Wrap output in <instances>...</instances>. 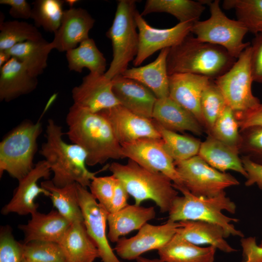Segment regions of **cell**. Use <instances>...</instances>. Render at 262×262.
<instances>
[{
    "mask_svg": "<svg viewBox=\"0 0 262 262\" xmlns=\"http://www.w3.org/2000/svg\"><path fill=\"white\" fill-rule=\"evenodd\" d=\"M66 134L73 144L85 150L87 165L125 158L111 124L100 113H92L73 104L66 115Z\"/></svg>",
    "mask_w": 262,
    "mask_h": 262,
    "instance_id": "6da1fadb",
    "label": "cell"
},
{
    "mask_svg": "<svg viewBox=\"0 0 262 262\" xmlns=\"http://www.w3.org/2000/svg\"><path fill=\"white\" fill-rule=\"evenodd\" d=\"M64 134L62 127L49 119L46 127V141L42 144L39 153L53 173L51 181L59 187L73 183L89 187L96 174L105 167L96 172L89 171L86 166L85 150L76 144L66 143L63 139Z\"/></svg>",
    "mask_w": 262,
    "mask_h": 262,
    "instance_id": "7a4b0ae2",
    "label": "cell"
},
{
    "mask_svg": "<svg viewBox=\"0 0 262 262\" xmlns=\"http://www.w3.org/2000/svg\"><path fill=\"white\" fill-rule=\"evenodd\" d=\"M237 59L223 48L199 40L191 33L169 49L167 67L169 75L190 73L214 80L227 72Z\"/></svg>",
    "mask_w": 262,
    "mask_h": 262,
    "instance_id": "3957f363",
    "label": "cell"
},
{
    "mask_svg": "<svg viewBox=\"0 0 262 262\" xmlns=\"http://www.w3.org/2000/svg\"><path fill=\"white\" fill-rule=\"evenodd\" d=\"M108 168L123 184L136 205L144 201H153L161 213L168 212L178 191L165 175L148 170L129 159L126 164L113 162Z\"/></svg>",
    "mask_w": 262,
    "mask_h": 262,
    "instance_id": "277c9868",
    "label": "cell"
},
{
    "mask_svg": "<svg viewBox=\"0 0 262 262\" xmlns=\"http://www.w3.org/2000/svg\"><path fill=\"white\" fill-rule=\"evenodd\" d=\"M182 196H177L173 200L168 213V220L179 222L182 221H201L220 226L226 237L230 235L244 237L243 232L237 229L232 222L236 218L225 215L223 211L235 213L236 206L225 192L212 197H203L191 194L185 187L178 188Z\"/></svg>",
    "mask_w": 262,
    "mask_h": 262,
    "instance_id": "5b68a950",
    "label": "cell"
},
{
    "mask_svg": "<svg viewBox=\"0 0 262 262\" xmlns=\"http://www.w3.org/2000/svg\"><path fill=\"white\" fill-rule=\"evenodd\" d=\"M25 121L11 131L0 143V176L6 172L19 180L34 166L37 139L42 131L41 118Z\"/></svg>",
    "mask_w": 262,
    "mask_h": 262,
    "instance_id": "8992f818",
    "label": "cell"
},
{
    "mask_svg": "<svg viewBox=\"0 0 262 262\" xmlns=\"http://www.w3.org/2000/svg\"><path fill=\"white\" fill-rule=\"evenodd\" d=\"M136 10L135 0L117 2L113 23L106 33L113 47V59L104 74L110 80L122 75L137 54L139 34L135 20Z\"/></svg>",
    "mask_w": 262,
    "mask_h": 262,
    "instance_id": "52a82bcc",
    "label": "cell"
},
{
    "mask_svg": "<svg viewBox=\"0 0 262 262\" xmlns=\"http://www.w3.org/2000/svg\"><path fill=\"white\" fill-rule=\"evenodd\" d=\"M203 2L209 5L210 16L206 20L194 23L191 33L202 42L223 48L231 56L237 59L250 45L249 42H244L248 32L247 29L241 21L231 19L225 14L219 0H205Z\"/></svg>",
    "mask_w": 262,
    "mask_h": 262,
    "instance_id": "ba28073f",
    "label": "cell"
},
{
    "mask_svg": "<svg viewBox=\"0 0 262 262\" xmlns=\"http://www.w3.org/2000/svg\"><path fill=\"white\" fill-rule=\"evenodd\" d=\"M251 52L250 45L227 72L214 80L227 105L235 113L247 112L261 103L252 91L254 81L250 67Z\"/></svg>",
    "mask_w": 262,
    "mask_h": 262,
    "instance_id": "9c48e42d",
    "label": "cell"
},
{
    "mask_svg": "<svg viewBox=\"0 0 262 262\" xmlns=\"http://www.w3.org/2000/svg\"><path fill=\"white\" fill-rule=\"evenodd\" d=\"M175 164L183 186L197 196L214 197L240 184L234 177L215 169L198 155Z\"/></svg>",
    "mask_w": 262,
    "mask_h": 262,
    "instance_id": "30bf717a",
    "label": "cell"
},
{
    "mask_svg": "<svg viewBox=\"0 0 262 262\" xmlns=\"http://www.w3.org/2000/svg\"><path fill=\"white\" fill-rule=\"evenodd\" d=\"M125 158L169 178L176 189L184 187L175 162L165 149L162 139L142 138L121 145Z\"/></svg>",
    "mask_w": 262,
    "mask_h": 262,
    "instance_id": "8fae6325",
    "label": "cell"
},
{
    "mask_svg": "<svg viewBox=\"0 0 262 262\" xmlns=\"http://www.w3.org/2000/svg\"><path fill=\"white\" fill-rule=\"evenodd\" d=\"M135 20L138 30L139 46L137 54L133 61L137 66L159 50L171 48L180 43L189 34L194 23L179 22L166 29L152 27L137 10Z\"/></svg>",
    "mask_w": 262,
    "mask_h": 262,
    "instance_id": "7c38bea8",
    "label": "cell"
},
{
    "mask_svg": "<svg viewBox=\"0 0 262 262\" xmlns=\"http://www.w3.org/2000/svg\"><path fill=\"white\" fill-rule=\"evenodd\" d=\"M79 204L87 232L99 253L102 262H121L110 246L106 232L109 212L86 188L77 183Z\"/></svg>",
    "mask_w": 262,
    "mask_h": 262,
    "instance_id": "4fadbf2b",
    "label": "cell"
},
{
    "mask_svg": "<svg viewBox=\"0 0 262 262\" xmlns=\"http://www.w3.org/2000/svg\"><path fill=\"white\" fill-rule=\"evenodd\" d=\"M181 226L180 222L168 220L161 225L146 223L134 236L121 237L114 248L117 255L126 260H136L144 253L159 250L166 245Z\"/></svg>",
    "mask_w": 262,
    "mask_h": 262,
    "instance_id": "5bb4252c",
    "label": "cell"
},
{
    "mask_svg": "<svg viewBox=\"0 0 262 262\" xmlns=\"http://www.w3.org/2000/svg\"><path fill=\"white\" fill-rule=\"evenodd\" d=\"M108 120L121 145L142 138L161 139L154 121L118 105L100 112Z\"/></svg>",
    "mask_w": 262,
    "mask_h": 262,
    "instance_id": "9a60e30c",
    "label": "cell"
},
{
    "mask_svg": "<svg viewBox=\"0 0 262 262\" xmlns=\"http://www.w3.org/2000/svg\"><path fill=\"white\" fill-rule=\"evenodd\" d=\"M51 170L44 160L39 161L25 176L18 180V185L9 202L2 208L1 213L6 215L16 213L19 215H31L37 211L38 205L35 199L40 195L49 196V192L39 187L38 181L41 179H48Z\"/></svg>",
    "mask_w": 262,
    "mask_h": 262,
    "instance_id": "2e32d148",
    "label": "cell"
},
{
    "mask_svg": "<svg viewBox=\"0 0 262 262\" xmlns=\"http://www.w3.org/2000/svg\"><path fill=\"white\" fill-rule=\"evenodd\" d=\"M71 93L73 104L92 113L120 105L113 91L112 80L104 74L90 72Z\"/></svg>",
    "mask_w": 262,
    "mask_h": 262,
    "instance_id": "e0dca14e",
    "label": "cell"
},
{
    "mask_svg": "<svg viewBox=\"0 0 262 262\" xmlns=\"http://www.w3.org/2000/svg\"><path fill=\"white\" fill-rule=\"evenodd\" d=\"M95 20L87 10L71 7L64 10L61 25L50 42L53 49L67 51L89 37Z\"/></svg>",
    "mask_w": 262,
    "mask_h": 262,
    "instance_id": "ac0fdd59",
    "label": "cell"
},
{
    "mask_svg": "<svg viewBox=\"0 0 262 262\" xmlns=\"http://www.w3.org/2000/svg\"><path fill=\"white\" fill-rule=\"evenodd\" d=\"M211 80L205 76L190 73L169 76V96L190 112L203 128L200 101L202 92Z\"/></svg>",
    "mask_w": 262,
    "mask_h": 262,
    "instance_id": "d6986e66",
    "label": "cell"
},
{
    "mask_svg": "<svg viewBox=\"0 0 262 262\" xmlns=\"http://www.w3.org/2000/svg\"><path fill=\"white\" fill-rule=\"evenodd\" d=\"M113 93L120 105L140 116L152 119L157 97L139 82L122 75L112 79Z\"/></svg>",
    "mask_w": 262,
    "mask_h": 262,
    "instance_id": "ffe728a7",
    "label": "cell"
},
{
    "mask_svg": "<svg viewBox=\"0 0 262 262\" xmlns=\"http://www.w3.org/2000/svg\"><path fill=\"white\" fill-rule=\"evenodd\" d=\"M71 225L57 211L52 210L48 213L36 212L27 224L18 227L24 235L23 243L33 241L59 243Z\"/></svg>",
    "mask_w": 262,
    "mask_h": 262,
    "instance_id": "44dd1931",
    "label": "cell"
},
{
    "mask_svg": "<svg viewBox=\"0 0 262 262\" xmlns=\"http://www.w3.org/2000/svg\"><path fill=\"white\" fill-rule=\"evenodd\" d=\"M152 119L165 129L175 132L189 131L200 135L203 131L196 118L169 96L157 98Z\"/></svg>",
    "mask_w": 262,
    "mask_h": 262,
    "instance_id": "7402d4cb",
    "label": "cell"
},
{
    "mask_svg": "<svg viewBox=\"0 0 262 262\" xmlns=\"http://www.w3.org/2000/svg\"><path fill=\"white\" fill-rule=\"evenodd\" d=\"M0 68V101L9 102L36 88L37 78L32 76L15 58L11 57Z\"/></svg>",
    "mask_w": 262,
    "mask_h": 262,
    "instance_id": "603a6c76",
    "label": "cell"
},
{
    "mask_svg": "<svg viewBox=\"0 0 262 262\" xmlns=\"http://www.w3.org/2000/svg\"><path fill=\"white\" fill-rule=\"evenodd\" d=\"M170 48L161 50L152 62L144 66L128 68L122 75L148 88L157 98L169 96V75L167 57Z\"/></svg>",
    "mask_w": 262,
    "mask_h": 262,
    "instance_id": "cb8c5ba5",
    "label": "cell"
},
{
    "mask_svg": "<svg viewBox=\"0 0 262 262\" xmlns=\"http://www.w3.org/2000/svg\"><path fill=\"white\" fill-rule=\"evenodd\" d=\"M154 207L128 205L117 212L109 213L107 224L108 239L116 243L121 237L131 231L140 229L148 221L154 218Z\"/></svg>",
    "mask_w": 262,
    "mask_h": 262,
    "instance_id": "d4e9b609",
    "label": "cell"
},
{
    "mask_svg": "<svg viewBox=\"0 0 262 262\" xmlns=\"http://www.w3.org/2000/svg\"><path fill=\"white\" fill-rule=\"evenodd\" d=\"M177 234L185 240L197 246H213L225 253L237 251L225 240L223 229L216 224L201 221H182Z\"/></svg>",
    "mask_w": 262,
    "mask_h": 262,
    "instance_id": "484cf974",
    "label": "cell"
},
{
    "mask_svg": "<svg viewBox=\"0 0 262 262\" xmlns=\"http://www.w3.org/2000/svg\"><path fill=\"white\" fill-rule=\"evenodd\" d=\"M237 148L225 144L208 135L201 142L198 155L210 165L223 172H237L246 178L247 173Z\"/></svg>",
    "mask_w": 262,
    "mask_h": 262,
    "instance_id": "4316f807",
    "label": "cell"
},
{
    "mask_svg": "<svg viewBox=\"0 0 262 262\" xmlns=\"http://www.w3.org/2000/svg\"><path fill=\"white\" fill-rule=\"evenodd\" d=\"M59 244L67 262H94L99 257L83 222L72 223Z\"/></svg>",
    "mask_w": 262,
    "mask_h": 262,
    "instance_id": "83f0119b",
    "label": "cell"
},
{
    "mask_svg": "<svg viewBox=\"0 0 262 262\" xmlns=\"http://www.w3.org/2000/svg\"><path fill=\"white\" fill-rule=\"evenodd\" d=\"M216 249L213 246L194 245L176 234L158 251L164 262H213Z\"/></svg>",
    "mask_w": 262,
    "mask_h": 262,
    "instance_id": "f1b7e54d",
    "label": "cell"
},
{
    "mask_svg": "<svg viewBox=\"0 0 262 262\" xmlns=\"http://www.w3.org/2000/svg\"><path fill=\"white\" fill-rule=\"evenodd\" d=\"M52 49L50 42L42 38L18 43L6 51L22 63L32 76L37 78L46 68Z\"/></svg>",
    "mask_w": 262,
    "mask_h": 262,
    "instance_id": "f546056e",
    "label": "cell"
},
{
    "mask_svg": "<svg viewBox=\"0 0 262 262\" xmlns=\"http://www.w3.org/2000/svg\"><path fill=\"white\" fill-rule=\"evenodd\" d=\"M205 8L202 0H147L141 15L166 13L174 16L180 23H195L199 21Z\"/></svg>",
    "mask_w": 262,
    "mask_h": 262,
    "instance_id": "4dcf8cb0",
    "label": "cell"
},
{
    "mask_svg": "<svg viewBox=\"0 0 262 262\" xmlns=\"http://www.w3.org/2000/svg\"><path fill=\"white\" fill-rule=\"evenodd\" d=\"M41 186L49 192V197L57 211L71 224L83 222L79 204L77 183H73L62 187L55 186L52 181H42Z\"/></svg>",
    "mask_w": 262,
    "mask_h": 262,
    "instance_id": "1f68e13d",
    "label": "cell"
},
{
    "mask_svg": "<svg viewBox=\"0 0 262 262\" xmlns=\"http://www.w3.org/2000/svg\"><path fill=\"white\" fill-rule=\"evenodd\" d=\"M66 58L71 71L81 73L86 68L91 73L104 74L106 72V59L92 38H88L78 47L66 51Z\"/></svg>",
    "mask_w": 262,
    "mask_h": 262,
    "instance_id": "d6a6232c",
    "label": "cell"
},
{
    "mask_svg": "<svg viewBox=\"0 0 262 262\" xmlns=\"http://www.w3.org/2000/svg\"><path fill=\"white\" fill-rule=\"evenodd\" d=\"M154 123L165 149L174 162L186 160L198 155L201 144L199 140L167 130Z\"/></svg>",
    "mask_w": 262,
    "mask_h": 262,
    "instance_id": "836d02e7",
    "label": "cell"
},
{
    "mask_svg": "<svg viewBox=\"0 0 262 262\" xmlns=\"http://www.w3.org/2000/svg\"><path fill=\"white\" fill-rule=\"evenodd\" d=\"M0 51L7 50L18 43L43 38L35 26L17 20L1 22Z\"/></svg>",
    "mask_w": 262,
    "mask_h": 262,
    "instance_id": "e575fe53",
    "label": "cell"
},
{
    "mask_svg": "<svg viewBox=\"0 0 262 262\" xmlns=\"http://www.w3.org/2000/svg\"><path fill=\"white\" fill-rule=\"evenodd\" d=\"M223 7L234 10L237 20L255 35L262 34V0H225Z\"/></svg>",
    "mask_w": 262,
    "mask_h": 262,
    "instance_id": "d590c367",
    "label": "cell"
},
{
    "mask_svg": "<svg viewBox=\"0 0 262 262\" xmlns=\"http://www.w3.org/2000/svg\"><path fill=\"white\" fill-rule=\"evenodd\" d=\"M65 1L36 0L33 2L31 18L35 26L54 33L59 28L63 16Z\"/></svg>",
    "mask_w": 262,
    "mask_h": 262,
    "instance_id": "8d00e7d4",
    "label": "cell"
},
{
    "mask_svg": "<svg viewBox=\"0 0 262 262\" xmlns=\"http://www.w3.org/2000/svg\"><path fill=\"white\" fill-rule=\"evenodd\" d=\"M227 105L220 90L211 80L204 89L201 95L200 108L204 129L208 134L216 120Z\"/></svg>",
    "mask_w": 262,
    "mask_h": 262,
    "instance_id": "74e56055",
    "label": "cell"
},
{
    "mask_svg": "<svg viewBox=\"0 0 262 262\" xmlns=\"http://www.w3.org/2000/svg\"><path fill=\"white\" fill-rule=\"evenodd\" d=\"M208 135L239 150L241 141L240 129L235 112L230 107L226 106Z\"/></svg>",
    "mask_w": 262,
    "mask_h": 262,
    "instance_id": "f35d334b",
    "label": "cell"
},
{
    "mask_svg": "<svg viewBox=\"0 0 262 262\" xmlns=\"http://www.w3.org/2000/svg\"><path fill=\"white\" fill-rule=\"evenodd\" d=\"M23 244L25 260L32 262H67L59 243L33 241Z\"/></svg>",
    "mask_w": 262,
    "mask_h": 262,
    "instance_id": "ab89813d",
    "label": "cell"
},
{
    "mask_svg": "<svg viewBox=\"0 0 262 262\" xmlns=\"http://www.w3.org/2000/svg\"><path fill=\"white\" fill-rule=\"evenodd\" d=\"M239 154L262 164V127H254L240 131Z\"/></svg>",
    "mask_w": 262,
    "mask_h": 262,
    "instance_id": "60d3db41",
    "label": "cell"
},
{
    "mask_svg": "<svg viewBox=\"0 0 262 262\" xmlns=\"http://www.w3.org/2000/svg\"><path fill=\"white\" fill-rule=\"evenodd\" d=\"M23 244L13 236L9 226H3L0 233V262H23Z\"/></svg>",
    "mask_w": 262,
    "mask_h": 262,
    "instance_id": "b9f144b4",
    "label": "cell"
},
{
    "mask_svg": "<svg viewBox=\"0 0 262 262\" xmlns=\"http://www.w3.org/2000/svg\"><path fill=\"white\" fill-rule=\"evenodd\" d=\"M116 178L113 175L95 177L89 185L90 193L108 211L114 195Z\"/></svg>",
    "mask_w": 262,
    "mask_h": 262,
    "instance_id": "7bdbcfd3",
    "label": "cell"
},
{
    "mask_svg": "<svg viewBox=\"0 0 262 262\" xmlns=\"http://www.w3.org/2000/svg\"><path fill=\"white\" fill-rule=\"evenodd\" d=\"M250 46V67L253 80L262 83V34L255 35Z\"/></svg>",
    "mask_w": 262,
    "mask_h": 262,
    "instance_id": "ee69618b",
    "label": "cell"
},
{
    "mask_svg": "<svg viewBox=\"0 0 262 262\" xmlns=\"http://www.w3.org/2000/svg\"><path fill=\"white\" fill-rule=\"evenodd\" d=\"M240 242L243 250L241 262H262V245L257 244L255 237H242Z\"/></svg>",
    "mask_w": 262,
    "mask_h": 262,
    "instance_id": "f6af8a7d",
    "label": "cell"
},
{
    "mask_svg": "<svg viewBox=\"0 0 262 262\" xmlns=\"http://www.w3.org/2000/svg\"><path fill=\"white\" fill-rule=\"evenodd\" d=\"M240 131L254 127H262V103L244 113H235Z\"/></svg>",
    "mask_w": 262,
    "mask_h": 262,
    "instance_id": "bcb514c9",
    "label": "cell"
},
{
    "mask_svg": "<svg viewBox=\"0 0 262 262\" xmlns=\"http://www.w3.org/2000/svg\"><path fill=\"white\" fill-rule=\"evenodd\" d=\"M245 169L247 173L245 185L250 186L256 184L262 190V164L256 163L248 158H241Z\"/></svg>",
    "mask_w": 262,
    "mask_h": 262,
    "instance_id": "7dc6e473",
    "label": "cell"
},
{
    "mask_svg": "<svg viewBox=\"0 0 262 262\" xmlns=\"http://www.w3.org/2000/svg\"><path fill=\"white\" fill-rule=\"evenodd\" d=\"M1 4L10 6L9 15L15 18H31L32 8L26 0H0Z\"/></svg>",
    "mask_w": 262,
    "mask_h": 262,
    "instance_id": "c3c4849f",
    "label": "cell"
},
{
    "mask_svg": "<svg viewBox=\"0 0 262 262\" xmlns=\"http://www.w3.org/2000/svg\"><path fill=\"white\" fill-rule=\"evenodd\" d=\"M129 195L122 183L116 178L114 193L108 212L109 213L117 212L128 205Z\"/></svg>",
    "mask_w": 262,
    "mask_h": 262,
    "instance_id": "681fc988",
    "label": "cell"
},
{
    "mask_svg": "<svg viewBox=\"0 0 262 262\" xmlns=\"http://www.w3.org/2000/svg\"><path fill=\"white\" fill-rule=\"evenodd\" d=\"M11 57L6 50L0 51V67L7 63Z\"/></svg>",
    "mask_w": 262,
    "mask_h": 262,
    "instance_id": "f907efd6",
    "label": "cell"
},
{
    "mask_svg": "<svg viewBox=\"0 0 262 262\" xmlns=\"http://www.w3.org/2000/svg\"><path fill=\"white\" fill-rule=\"evenodd\" d=\"M137 262H164L160 259H148L143 257H139L136 260Z\"/></svg>",
    "mask_w": 262,
    "mask_h": 262,
    "instance_id": "816d5d0a",
    "label": "cell"
},
{
    "mask_svg": "<svg viewBox=\"0 0 262 262\" xmlns=\"http://www.w3.org/2000/svg\"><path fill=\"white\" fill-rule=\"evenodd\" d=\"M66 2H67L70 6H71L70 8L72 7L74 3H75L77 0H66Z\"/></svg>",
    "mask_w": 262,
    "mask_h": 262,
    "instance_id": "f5cc1de1",
    "label": "cell"
},
{
    "mask_svg": "<svg viewBox=\"0 0 262 262\" xmlns=\"http://www.w3.org/2000/svg\"><path fill=\"white\" fill-rule=\"evenodd\" d=\"M23 262H32L24 260Z\"/></svg>",
    "mask_w": 262,
    "mask_h": 262,
    "instance_id": "db71d44e",
    "label": "cell"
},
{
    "mask_svg": "<svg viewBox=\"0 0 262 262\" xmlns=\"http://www.w3.org/2000/svg\"><path fill=\"white\" fill-rule=\"evenodd\" d=\"M261 245H262V242H261Z\"/></svg>",
    "mask_w": 262,
    "mask_h": 262,
    "instance_id": "11a10c76",
    "label": "cell"
}]
</instances>
